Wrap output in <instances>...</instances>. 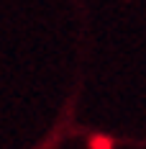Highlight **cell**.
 <instances>
[{"label":"cell","mask_w":146,"mask_h":149,"mask_svg":"<svg viewBox=\"0 0 146 149\" xmlns=\"http://www.w3.org/2000/svg\"><path fill=\"white\" fill-rule=\"evenodd\" d=\"M90 149H116V144H113V139H110V136L98 134V136H92V139H90Z\"/></svg>","instance_id":"cell-1"}]
</instances>
